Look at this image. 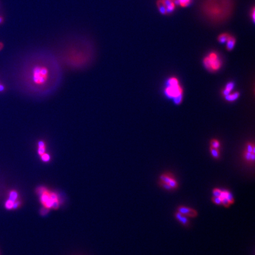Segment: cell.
<instances>
[{
    "instance_id": "obj_1",
    "label": "cell",
    "mask_w": 255,
    "mask_h": 255,
    "mask_svg": "<svg viewBox=\"0 0 255 255\" xmlns=\"http://www.w3.org/2000/svg\"><path fill=\"white\" fill-rule=\"evenodd\" d=\"M57 69H52V64H47V61L41 59L33 61L26 73L25 80L29 89L37 93L51 91L53 83H57Z\"/></svg>"
},
{
    "instance_id": "obj_2",
    "label": "cell",
    "mask_w": 255,
    "mask_h": 255,
    "mask_svg": "<svg viewBox=\"0 0 255 255\" xmlns=\"http://www.w3.org/2000/svg\"><path fill=\"white\" fill-rule=\"evenodd\" d=\"M232 5L231 0H206L203 11L210 20L220 22L228 18Z\"/></svg>"
},
{
    "instance_id": "obj_3",
    "label": "cell",
    "mask_w": 255,
    "mask_h": 255,
    "mask_svg": "<svg viewBox=\"0 0 255 255\" xmlns=\"http://www.w3.org/2000/svg\"><path fill=\"white\" fill-rule=\"evenodd\" d=\"M36 193L40 196V201L44 207L49 210H57L59 208L60 201L56 193L49 190L44 186L38 187Z\"/></svg>"
},
{
    "instance_id": "obj_4",
    "label": "cell",
    "mask_w": 255,
    "mask_h": 255,
    "mask_svg": "<svg viewBox=\"0 0 255 255\" xmlns=\"http://www.w3.org/2000/svg\"><path fill=\"white\" fill-rule=\"evenodd\" d=\"M164 93L167 97L173 99L177 105L180 104L183 101V89L178 79L175 77H171L167 80Z\"/></svg>"
},
{
    "instance_id": "obj_5",
    "label": "cell",
    "mask_w": 255,
    "mask_h": 255,
    "mask_svg": "<svg viewBox=\"0 0 255 255\" xmlns=\"http://www.w3.org/2000/svg\"><path fill=\"white\" fill-rule=\"evenodd\" d=\"M203 65L210 71H218L222 66V61L219 55L216 52H211L203 59Z\"/></svg>"
},
{
    "instance_id": "obj_6",
    "label": "cell",
    "mask_w": 255,
    "mask_h": 255,
    "mask_svg": "<svg viewBox=\"0 0 255 255\" xmlns=\"http://www.w3.org/2000/svg\"><path fill=\"white\" fill-rule=\"evenodd\" d=\"M177 211L187 217L194 218L198 215V213L195 210L185 206H180L177 209Z\"/></svg>"
},
{
    "instance_id": "obj_7",
    "label": "cell",
    "mask_w": 255,
    "mask_h": 255,
    "mask_svg": "<svg viewBox=\"0 0 255 255\" xmlns=\"http://www.w3.org/2000/svg\"><path fill=\"white\" fill-rule=\"evenodd\" d=\"M175 217L176 218V219L179 220V222L180 223H181L182 225H184L185 226H187L189 225V220L187 218V216H184L183 214H181V213H180L179 211H177L175 213Z\"/></svg>"
},
{
    "instance_id": "obj_8",
    "label": "cell",
    "mask_w": 255,
    "mask_h": 255,
    "mask_svg": "<svg viewBox=\"0 0 255 255\" xmlns=\"http://www.w3.org/2000/svg\"><path fill=\"white\" fill-rule=\"evenodd\" d=\"M47 151V144L43 140L39 141L37 143V153L39 156L46 153Z\"/></svg>"
},
{
    "instance_id": "obj_9",
    "label": "cell",
    "mask_w": 255,
    "mask_h": 255,
    "mask_svg": "<svg viewBox=\"0 0 255 255\" xmlns=\"http://www.w3.org/2000/svg\"><path fill=\"white\" fill-rule=\"evenodd\" d=\"M236 39L233 36H230L228 40L226 41V49L228 51H232L235 47Z\"/></svg>"
},
{
    "instance_id": "obj_10",
    "label": "cell",
    "mask_w": 255,
    "mask_h": 255,
    "mask_svg": "<svg viewBox=\"0 0 255 255\" xmlns=\"http://www.w3.org/2000/svg\"><path fill=\"white\" fill-rule=\"evenodd\" d=\"M234 87H235V83L233 82H230L227 83L224 88V89L223 90V92H222L223 95L225 96L229 94L230 93H231L232 91L233 90Z\"/></svg>"
},
{
    "instance_id": "obj_11",
    "label": "cell",
    "mask_w": 255,
    "mask_h": 255,
    "mask_svg": "<svg viewBox=\"0 0 255 255\" xmlns=\"http://www.w3.org/2000/svg\"><path fill=\"white\" fill-rule=\"evenodd\" d=\"M243 157L245 158V160L249 163H254L255 161V154L253 153H250L246 150H245L244 153H243Z\"/></svg>"
},
{
    "instance_id": "obj_12",
    "label": "cell",
    "mask_w": 255,
    "mask_h": 255,
    "mask_svg": "<svg viewBox=\"0 0 255 255\" xmlns=\"http://www.w3.org/2000/svg\"><path fill=\"white\" fill-rule=\"evenodd\" d=\"M239 92H234V93H230L229 94L225 96V97L226 101L229 102H233L237 99V98L239 97Z\"/></svg>"
},
{
    "instance_id": "obj_13",
    "label": "cell",
    "mask_w": 255,
    "mask_h": 255,
    "mask_svg": "<svg viewBox=\"0 0 255 255\" xmlns=\"http://www.w3.org/2000/svg\"><path fill=\"white\" fill-rule=\"evenodd\" d=\"M174 178L173 174L170 173H164L162 175H160L159 177V181L164 182V183H166L169 184V182L170 181V180L171 179Z\"/></svg>"
},
{
    "instance_id": "obj_14",
    "label": "cell",
    "mask_w": 255,
    "mask_h": 255,
    "mask_svg": "<svg viewBox=\"0 0 255 255\" xmlns=\"http://www.w3.org/2000/svg\"><path fill=\"white\" fill-rule=\"evenodd\" d=\"M8 198L14 201L19 200V194L15 190H11L8 193Z\"/></svg>"
},
{
    "instance_id": "obj_15",
    "label": "cell",
    "mask_w": 255,
    "mask_h": 255,
    "mask_svg": "<svg viewBox=\"0 0 255 255\" xmlns=\"http://www.w3.org/2000/svg\"><path fill=\"white\" fill-rule=\"evenodd\" d=\"M157 4L158 6V10L159 11V12L163 14V15H165L167 14V11H166V7L164 4L162 0H158V1L157 2Z\"/></svg>"
},
{
    "instance_id": "obj_16",
    "label": "cell",
    "mask_w": 255,
    "mask_h": 255,
    "mask_svg": "<svg viewBox=\"0 0 255 255\" xmlns=\"http://www.w3.org/2000/svg\"><path fill=\"white\" fill-rule=\"evenodd\" d=\"M230 36V35L228 33H222V34H221L219 36L217 40L220 43L223 44V43H226V41L228 40Z\"/></svg>"
},
{
    "instance_id": "obj_17",
    "label": "cell",
    "mask_w": 255,
    "mask_h": 255,
    "mask_svg": "<svg viewBox=\"0 0 255 255\" xmlns=\"http://www.w3.org/2000/svg\"><path fill=\"white\" fill-rule=\"evenodd\" d=\"M14 203V201H13V200H10V199H7V200L5 201V204H4L5 209L7 210H13Z\"/></svg>"
},
{
    "instance_id": "obj_18",
    "label": "cell",
    "mask_w": 255,
    "mask_h": 255,
    "mask_svg": "<svg viewBox=\"0 0 255 255\" xmlns=\"http://www.w3.org/2000/svg\"><path fill=\"white\" fill-rule=\"evenodd\" d=\"M210 150L213 157L216 159H219L220 158V151L219 149L210 147Z\"/></svg>"
},
{
    "instance_id": "obj_19",
    "label": "cell",
    "mask_w": 255,
    "mask_h": 255,
    "mask_svg": "<svg viewBox=\"0 0 255 255\" xmlns=\"http://www.w3.org/2000/svg\"><path fill=\"white\" fill-rule=\"evenodd\" d=\"M245 150L250 152V153H253L255 154V145L253 143H247L246 144V149Z\"/></svg>"
},
{
    "instance_id": "obj_20",
    "label": "cell",
    "mask_w": 255,
    "mask_h": 255,
    "mask_svg": "<svg viewBox=\"0 0 255 255\" xmlns=\"http://www.w3.org/2000/svg\"><path fill=\"white\" fill-rule=\"evenodd\" d=\"M40 157L41 158V160L44 163H48L50 161L51 159V157L50 155V154L48 153H44L43 155H41L40 156Z\"/></svg>"
},
{
    "instance_id": "obj_21",
    "label": "cell",
    "mask_w": 255,
    "mask_h": 255,
    "mask_svg": "<svg viewBox=\"0 0 255 255\" xmlns=\"http://www.w3.org/2000/svg\"><path fill=\"white\" fill-rule=\"evenodd\" d=\"M220 147V143L217 139H212L211 141L210 147L216 148V149H219Z\"/></svg>"
},
{
    "instance_id": "obj_22",
    "label": "cell",
    "mask_w": 255,
    "mask_h": 255,
    "mask_svg": "<svg viewBox=\"0 0 255 255\" xmlns=\"http://www.w3.org/2000/svg\"><path fill=\"white\" fill-rule=\"evenodd\" d=\"M225 197L229 201L230 204H233V203H235V199H234L233 194H232L230 192H229V191H227V190L226 195V197Z\"/></svg>"
},
{
    "instance_id": "obj_23",
    "label": "cell",
    "mask_w": 255,
    "mask_h": 255,
    "mask_svg": "<svg viewBox=\"0 0 255 255\" xmlns=\"http://www.w3.org/2000/svg\"><path fill=\"white\" fill-rule=\"evenodd\" d=\"M169 184L173 189H177L179 187L178 183L177 182V181L174 179V178H173L170 180V181L169 183Z\"/></svg>"
},
{
    "instance_id": "obj_24",
    "label": "cell",
    "mask_w": 255,
    "mask_h": 255,
    "mask_svg": "<svg viewBox=\"0 0 255 255\" xmlns=\"http://www.w3.org/2000/svg\"><path fill=\"white\" fill-rule=\"evenodd\" d=\"M192 0H179V4L183 7H186L189 6Z\"/></svg>"
},
{
    "instance_id": "obj_25",
    "label": "cell",
    "mask_w": 255,
    "mask_h": 255,
    "mask_svg": "<svg viewBox=\"0 0 255 255\" xmlns=\"http://www.w3.org/2000/svg\"><path fill=\"white\" fill-rule=\"evenodd\" d=\"M175 5L173 2L171 4H169V6H167L166 7V11H167V14H169L173 12L174 10H175Z\"/></svg>"
},
{
    "instance_id": "obj_26",
    "label": "cell",
    "mask_w": 255,
    "mask_h": 255,
    "mask_svg": "<svg viewBox=\"0 0 255 255\" xmlns=\"http://www.w3.org/2000/svg\"><path fill=\"white\" fill-rule=\"evenodd\" d=\"M159 184L160 185V186H161L163 189H165V190H171L173 189L170 187V185H169L168 183H164V182H162V181H159Z\"/></svg>"
},
{
    "instance_id": "obj_27",
    "label": "cell",
    "mask_w": 255,
    "mask_h": 255,
    "mask_svg": "<svg viewBox=\"0 0 255 255\" xmlns=\"http://www.w3.org/2000/svg\"><path fill=\"white\" fill-rule=\"evenodd\" d=\"M212 201L214 204L217 205H221V198L220 197H213L212 198Z\"/></svg>"
},
{
    "instance_id": "obj_28",
    "label": "cell",
    "mask_w": 255,
    "mask_h": 255,
    "mask_svg": "<svg viewBox=\"0 0 255 255\" xmlns=\"http://www.w3.org/2000/svg\"><path fill=\"white\" fill-rule=\"evenodd\" d=\"M221 204H223L225 207H226V208H228L231 205L229 201L226 199V197L221 199Z\"/></svg>"
},
{
    "instance_id": "obj_29",
    "label": "cell",
    "mask_w": 255,
    "mask_h": 255,
    "mask_svg": "<svg viewBox=\"0 0 255 255\" xmlns=\"http://www.w3.org/2000/svg\"><path fill=\"white\" fill-rule=\"evenodd\" d=\"M221 190L219 189H214L213 190V194L214 197H220Z\"/></svg>"
},
{
    "instance_id": "obj_30",
    "label": "cell",
    "mask_w": 255,
    "mask_h": 255,
    "mask_svg": "<svg viewBox=\"0 0 255 255\" xmlns=\"http://www.w3.org/2000/svg\"><path fill=\"white\" fill-rule=\"evenodd\" d=\"M21 205V201H20L19 200H16L14 203V206H13V210L17 209L18 208L20 207Z\"/></svg>"
},
{
    "instance_id": "obj_31",
    "label": "cell",
    "mask_w": 255,
    "mask_h": 255,
    "mask_svg": "<svg viewBox=\"0 0 255 255\" xmlns=\"http://www.w3.org/2000/svg\"><path fill=\"white\" fill-rule=\"evenodd\" d=\"M162 1L166 7L173 2V1H172V0H162Z\"/></svg>"
},
{
    "instance_id": "obj_32",
    "label": "cell",
    "mask_w": 255,
    "mask_h": 255,
    "mask_svg": "<svg viewBox=\"0 0 255 255\" xmlns=\"http://www.w3.org/2000/svg\"><path fill=\"white\" fill-rule=\"evenodd\" d=\"M49 211V209H46V208L43 207V209H41V211H40V213H41V214H42L43 216H44V215H46V214L48 213Z\"/></svg>"
},
{
    "instance_id": "obj_33",
    "label": "cell",
    "mask_w": 255,
    "mask_h": 255,
    "mask_svg": "<svg viewBox=\"0 0 255 255\" xmlns=\"http://www.w3.org/2000/svg\"><path fill=\"white\" fill-rule=\"evenodd\" d=\"M4 90H5V86H4V85H3L0 83V92L4 91Z\"/></svg>"
},
{
    "instance_id": "obj_34",
    "label": "cell",
    "mask_w": 255,
    "mask_h": 255,
    "mask_svg": "<svg viewBox=\"0 0 255 255\" xmlns=\"http://www.w3.org/2000/svg\"><path fill=\"white\" fill-rule=\"evenodd\" d=\"M4 17L2 16H0V24H3L4 23Z\"/></svg>"
},
{
    "instance_id": "obj_35",
    "label": "cell",
    "mask_w": 255,
    "mask_h": 255,
    "mask_svg": "<svg viewBox=\"0 0 255 255\" xmlns=\"http://www.w3.org/2000/svg\"><path fill=\"white\" fill-rule=\"evenodd\" d=\"M255 8H253V12H252V16H253V21H255Z\"/></svg>"
},
{
    "instance_id": "obj_36",
    "label": "cell",
    "mask_w": 255,
    "mask_h": 255,
    "mask_svg": "<svg viewBox=\"0 0 255 255\" xmlns=\"http://www.w3.org/2000/svg\"><path fill=\"white\" fill-rule=\"evenodd\" d=\"M3 47H4V44H3V43H1V42H0V51L3 49Z\"/></svg>"
},
{
    "instance_id": "obj_37",
    "label": "cell",
    "mask_w": 255,
    "mask_h": 255,
    "mask_svg": "<svg viewBox=\"0 0 255 255\" xmlns=\"http://www.w3.org/2000/svg\"><path fill=\"white\" fill-rule=\"evenodd\" d=\"M172 1H174V0H172Z\"/></svg>"
}]
</instances>
